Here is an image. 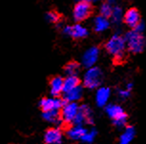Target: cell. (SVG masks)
<instances>
[{
	"label": "cell",
	"instance_id": "obj_11",
	"mask_svg": "<svg viewBox=\"0 0 146 144\" xmlns=\"http://www.w3.org/2000/svg\"><path fill=\"white\" fill-rule=\"evenodd\" d=\"M100 55V50L96 47H92L89 50H87L84 52L83 56H82V65L86 68L93 67L94 64L96 62V60L98 58Z\"/></svg>",
	"mask_w": 146,
	"mask_h": 144
},
{
	"label": "cell",
	"instance_id": "obj_15",
	"mask_svg": "<svg viewBox=\"0 0 146 144\" xmlns=\"http://www.w3.org/2000/svg\"><path fill=\"white\" fill-rule=\"evenodd\" d=\"M83 89L80 85L76 87L75 89L64 93V101L65 102H76L82 98Z\"/></svg>",
	"mask_w": 146,
	"mask_h": 144
},
{
	"label": "cell",
	"instance_id": "obj_2",
	"mask_svg": "<svg viewBox=\"0 0 146 144\" xmlns=\"http://www.w3.org/2000/svg\"><path fill=\"white\" fill-rule=\"evenodd\" d=\"M125 44L128 51L133 54L141 52L145 46V39L143 35L137 31H131L125 35Z\"/></svg>",
	"mask_w": 146,
	"mask_h": 144
},
{
	"label": "cell",
	"instance_id": "obj_4",
	"mask_svg": "<svg viewBox=\"0 0 146 144\" xmlns=\"http://www.w3.org/2000/svg\"><path fill=\"white\" fill-rule=\"evenodd\" d=\"M103 74L98 67H91L83 76V85L88 89L98 88L102 82Z\"/></svg>",
	"mask_w": 146,
	"mask_h": 144
},
{
	"label": "cell",
	"instance_id": "obj_14",
	"mask_svg": "<svg viewBox=\"0 0 146 144\" xmlns=\"http://www.w3.org/2000/svg\"><path fill=\"white\" fill-rule=\"evenodd\" d=\"M87 131L88 130L84 128L83 125H74L67 131V135L73 140H81L82 137L86 134Z\"/></svg>",
	"mask_w": 146,
	"mask_h": 144
},
{
	"label": "cell",
	"instance_id": "obj_7",
	"mask_svg": "<svg viewBox=\"0 0 146 144\" xmlns=\"http://www.w3.org/2000/svg\"><path fill=\"white\" fill-rule=\"evenodd\" d=\"M78 111L79 106L76 102H66L61 108V113H60L62 121L66 123H73Z\"/></svg>",
	"mask_w": 146,
	"mask_h": 144
},
{
	"label": "cell",
	"instance_id": "obj_19",
	"mask_svg": "<svg viewBox=\"0 0 146 144\" xmlns=\"http://www.w3.org/2000/svg\"><path fill=\"white\" fill-rule=\"evenodd\" d=\"M79 70H80V65L76 61H70L64 67V72L68 76H78Z\"/></svg>",
	"mask_w": 146,
	"mask_h": 144
},
{
	"label": "cell",
	"instance_id": "obj_26",
	"mask_svg": "<svg viewBox=\"0 0 146 144\" xmlns=\"http://www.w3.org/2000/svg\"><path fill=\"white\" fill-rule=\"evenodd\" d=\"M133 83H128V84L127 85H126V87H125V89L126 90H128V91H130V92H131V91H132V89H133Z\"/></svg>",
	"mask_w": 146,
	"mask_h": 144
},
{
	"label": "cell",
	"instance_id": "obj_8",
	"mask_svg": "<svg viewBox=\"0 0 146 144\" xmlns=\"http://www.w3.org/2000/svg\"><path fill=\"white\" fill-rule=\"evenodd\" d=\"M66 102L59 98H44L39 101V107L42 109L43 112L48 111H59L63 107Z\"/></svg>",
	"mask_w": 146,
	"mask_h": 144
},
{
	"label": "cell",
	"instance_id": "obj_22",
	"mask_svg": "<svg viewBox=\"0 0 146 144\" xmlns=\"http://www.w3.org/2000/svg\"><path fill=\"white\" fill-rule=\"evenodd\" d=\"M113 8L111 6V4L109 2H103L102 5L100 7V15L102 16V17L108 19L110 17H112V15H113Z\"/></svg>",
	"mask_w": 146,
	"mask_h": 144
},
{
	"label": "cell",
	"instance_id": "obj_13",
	"mask_svg": "<svg viewBox=\"0 0 146 144\" xmlns=\"http://www.w3.org/2000/svg\"><path fill=\"white\" fill-rule=\"evenodd\" d=\"M49 86H50L51 96L58 98L63 93V78L61 76H54L50 80Z\"/></svg>",
	"mask_w": 146,
	"mask_h": 144
},
{
	"label": "cell",
	"instance_id": "obj_16",
	"mask_svg": "<svg viewBox=\"0 0 146 144\" xmlns=\"http://www.w3.org/2000/svg\"><path fill=\"white\" fill-rule=\"evenodd\" d=\"M80 85V80L78 76H67L63 79V94L75 89Z\"/></svg>",
	"mask_w": 146,
	"mask_h": 144
},
{
	"label": "cell",
	"instance_id": "obj_10",
	"mask_svg": "<svg viewBox=\"0 0 146 144\" xmlns=\"http://www.w3.org/2000/svg\"><path fill=\"white\" fill-rule=\"evenodd\" d=\"M63 135L59 128H50L44 135V141L46 144H61Z\"/></svg>",
	"mask_w": 146,
	"mask_h": 144
},
{
	"label": "cell",
	"instance_id": "obj_3",
	"mask_svg": "<svg viewBox=\"0 0 146 144\" xmlns=\"http://www.w3.org/2000/svg\"><path fill=\"white\" fill-rule=\"evenodd\" d=\"M106 113L113 119V123L117 128H122L127 123V115L123 108L117 104H108L105 106Z\"/></svg>",
	"mask_w": 146,
	"mask_h": 144
},
{
	"label": "cell",
	"instance_id": "obj_12",
	"mask_svg": "<svg viewBox=\"0 0 146 144\" xmlns=\"http://www.w3.org/2000/svg\"><path fill=\"white\" fill-rule=\"evenodd\" d=\"M111 90L108 87H100L96 90V102L98 107H105L109 100Z\"/></svg>",
	"mask_w": 146,
	"mask_h": 144
},
{
	"label": "cell",
	"instance_id": "obj_1",
	"mask_svg": "<svg viewBox=\"0 0 146 144\" xmlns=\"http://www.w3.org/2000/svg\"><path fill=\"white\" fill-rule=\"evenodd\" d=\"M105 50L108 54L114 56L115 61L118 63L121 62L125 57L126 44L124 38L118 35L112 36L105 43Z\"/></svg>",
	"mask_w": 146,
	"mask_h": 144
},
{
	"label": "cell",
	"instance_id": "obj_25",
	"mask_svg": "<svg viewBox=\"0 0 146 144\" xmlns=\"http://www.w3.org/2000/svg\"><path fill=\"white\" fill-rule=\"evenodd\" d=\"M130 94H131L130 91H128V90H126V89H120V90L117 91V95H118V96H119L121 99L128 98L129 96H130Z\"/></svg>",
	"mask_w": 146,
	"mask_h": 144
},
{
	"label": "cell",
	"instance_id": "obj_5",
	"mask_svg": "<svg viewBox=\"0 0 146 144\" xmlns=\"http://www.w3.org/2000/svg\"><path fill=\"white\" fill-rule=\"evenodd\" d=\"M94 13L92 3L87 0H80L75 5L73 11L74 19L76 22H82L88 19Z\"/></svg>",
	"mask_w": 146,
	"mask_h": 144
},
{
	"label": "cell",
	"instance_id": "obj_9",
	"mask_svg": "<svg viewBox=\"0 0 146 144\" xmlns=\"http://www.w3.org/2000/svg\"><path fill=\"white\" fill-rule=\"evenodd\" d=\"M63 32L75 39H81L88 35V31L79 24H76L74 26H66L63 29Z\"/></svg>",
	"mask_w": 146,
	"mask_h": 144
},
{
	"label": "cell",
	"instance_id": "obj_21",
	"mask_svg": "<svg viewBox=\"0 0 146 144\" xmlns=\"http://www.w3.org/2000/svg\"><path fill=\"white\" fill-rule=\"evenodd\" d=\"M79 112L84 115L85 120H86V123H89V124L94 123L93 112L88 105L83 104V105H81V106H79Z\"/></svg>",
	"mask_w": 146,
	"mask_h": 144
},
{
	"label": "cell",
	"instance_id": "obj_24",
	"mask_svg": "<svg viewBox=\"0 0 146 144\" xmlns=\"http://www.w3.org/2000/svg\"><path fill=\"white\" fill-rule=\"evenodd\" d=\"M96 132L94 129H92V130H90V131L86 132V134L82 137L81 140L86 143H92L94 139L96 138Z\"/></svg>",
	"mask_w": 146,
	"mask_h": 144
},
{
	"label": "cell",
	"instance_id": "obj_23",
	"mask_svg": "<svg viewBox=\"0 0 146 144\" xmlns=\"http://www.w3.org/2000/svg\"><path fill=\"white\" fill-rule=\"evenodd\" d=\"M46 18L51 23H59L60 20H61V15L56 12V11H51V12L47 13Z\"/></svg>",
	"mask_w": 146,
	"mask_h": 144
},
{
	"label": "cell",
	"instance_id": "obj_18",
	"mask_svg": "<svg viewBox=\"0 0 146 144\" xmlns=\"http://www.w3.org/2000/svg\"><path fill=\"white\" fill-rule=\"evenodd\" d=\"M42 117L47 122L54 123V124H60L62 122L59 111H48V112H43Z\"/></svg>",
	"mask_w": 146,
	"mask_h": 144
},
{
	"label": "cell",
	"instance_id": "obj_17",
	"mask_svg": "<svg viewBox=\"0 0 146 144\" xmlns=\"http://www.w3.org/2000/svg\"><path fill=\"white\" fill-rule=\"evenodd\" d=\"M136 135L135 128L132 126H127L124 130V132L121 134L119 137V144H130L131 141L134 139Z\"/></svg>",
	"mask_w": 146,
	"mask_h": 144
},
{
	"label": "cell",
	"instance_id": "obj_20",
	"mask_svg": "<svg viewBox=\"0 0 146 144\" xmlns=\"http://www.w3.org/2000/svg\"><path fill=\"white\" fill-rule=\"evenodd\" d=\"M109 27L108 19L98 15L95 19V31L96 32H103Z\"/></svg>",
	"mask_w": 146,
	"mask_h": 144
},
{
	"label": "cell",
	"instance_id": "obj_6",
	"mask_svg": "<svg viewBox=\"0 0 146 144\" xmlns=\"http://www.w3.org/2000/svg\"><path fill=\"white\" fill-rule=\"evenodd\" d=\"M140 21H141L140 13L135 7L128 9L124 13V15H123V23L127 25L133 31H136L137 28L140 25Z\"/></svg>",
	"mask_w": 146,
	"mask_h": 144
}]
</instances>
